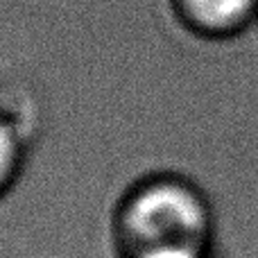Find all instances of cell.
Masks as SVG:
<instances>
[{"label": "cell", "instance_id": "obj_2", "mask_svg": "<svg viewBox=\"0 0 258 258\" xmlns=\"http://www.w3.org/2000/svg\"><path fill=\"white\" fill-rule=\"evenodd\" d=\"M188 27L206 39H231L258 18V0H179Z\"/></svg>", "mask_w": 258, "mask_h": 258}, {"label": "cell", "instance_id": "obj_3", "mask_svg": "<svg viewBox=\"0 0 258 258\" xmlns=\"http://www.w3.org/2000/svg\"><path fill=\"white\" fill-rule=\"evenodd\" d=\"M27 159V138L18 118L0 107V200L16 186Z\"/></svg>", "mask_w": 258, "mask_h": 258}, {"label": "cell", "instance_id": "obj_1", "mask_svg": "<svg viewBox=\"0 0 258 258\" xmlns=\"http://www.w3.org/2000/svg\"><path fill=\"white\" fill-rule=\"evenodd\" d=\"M215 211L192 179L152 172L136 179L113 209L120 258H215Z\"/></svg>", "mask_w": 258, "mask_h": 258}]
</instances>
